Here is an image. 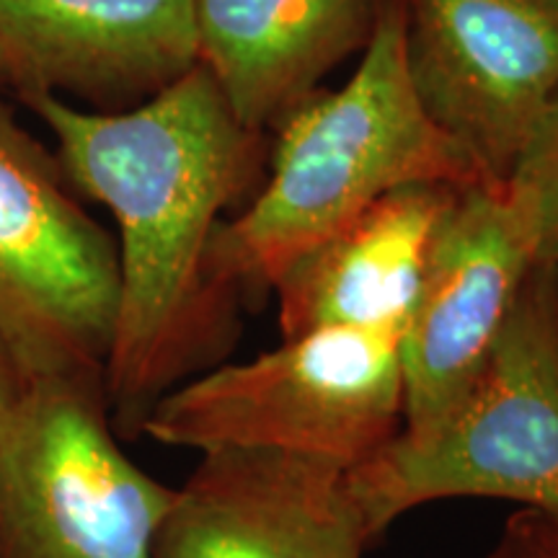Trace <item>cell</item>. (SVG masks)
Masks as SVG:
<instances>
[{"instance_id":"1","label":"cell","mask_w":558,"mask_h":558,"mask_svg":"<svg viewBox=\"0 0 558 558\" xmlns=\"http://www.w3.org/2000/svg\"><path fill=\"white\" fill-rule=\"evenodd\" d=\"M21 96L52 132L62 177L120 230V316L104 396L114 429L135 439L153 407L207 357L220 298L209 246L241 184L248 132L202 65L120 114Z\"/></svg>"},{"instance_id":"2","label":"cell","mask_w":558,"mask_h":558,"mask_svg":"<svg viewBox=\"0 0 558 558\" xmlns=\"http://www.w3.org/2000/svg\"><path fill=\"white\" fill-rule=\"evenodd\" d=\"M484 179L429 120L407 68L401 0L378 13L354 75L300 104L279 135L271 179L246 213L218 226L209 246L215 290L271 288L333 230L411 184Z\"/></svg>"},{"instance_id":"3","label":"cell","mask_w":558,"mask_h":558,"mask_svg":"<svg viewBox=\"0 0 558 558\" xmlns=\"http://www.w3.org/2000/svg\"><path fill=\"white\" fill-rule=\"evenodd\" d=\"M369 543L439 499H501L558 520V267L535 262L478 373L437 427L347 471Z\"/></svg>"},{"instance_id":"4","label":"cell","mask_w":558,"mask_h":558,"mask_svg":"<svg viewBox=\"0 0 558 558\" xmlns=\"http://www.w3.org/2000/svg\"><path fill=\"white\" fill-rule=\"evenodd\" d=\"M401 333L316 329L184 380L145 418L169 448L269 450L352 471L401 432Z\"/></svg>"},{"instance_id":"5","label":"cell","mask_w":558,"mask_h":558,"mask_svg":"<svg viewBox=\"0 0 558 558\" xmlns=\"http://www.w3.org/2000/svg\"><path fill=\"white\" fill-rule=\"evenodd\" d=\"M173 497L122 452L101 380H26L0 422V558H153Z\"/></svg>"},{"instance_id":"6","label":"cell","mask_w":558,"mask_h":558,"mask_svg":"<svg viewBox=\"0 0 558 558\" xmlns=\"http://www.w3.org/2000/svg\"><path fill=\"white\" fill-rule=\"evenodd\" d=\"M117 316V246L0 104V347L24 380L104 383Z\"/></svg>"},{"instance_id":"7","label":"cell","mask_w":558,"mask_h":558,"mask_svg":"<svg viewBox=\"0 0 558 558\" xmlns=\"http://www.w3.org/2000/svg\"><path fill=\"white\" fill-rule=\"evenodd\" d=\"M407 68L427 117L505 181L558 90V0H401Z\"/></svg>"},{"instance_id":"8","label":"cell","mask_w":558,"mask_h":558,"mask_svg":"<svg viewBox=\"0 0 558 558\" xmlns=\"http://www.w3.org/2000/svg\"><path fill=\"white\" fill-rule=\"evenodd\" d=\"M533 264V233L505 181L478 179L452 192L401 337V435H427L456 407Z\"/></svg>"},{"instance_id":"9","label":"cell","mask_w":558,"mask_h":558,"mask_svg":"<svg viewBox=\"0 0 558 558\" xmlns=\"http://www.w3.org/2000/svg\"><path fill=\"white\" fill-rule=\"evenodd\" d=\"M347 469L269 450H215L177 488L153 558H362Z\"/></svg>"},{"instance_id":"10","label":"cell","mask_w":558,"mask_h":558,"mask_svg":"<svg viewBox=\"0 0 558 558\" xmlns=\"http://www.w3.org/2000/svg\"><path fill=\"white\" fill-rule=\"evenodd\" d=\"M19 94L156 96L199 65L194 0H0Z\"/></svg>"},{"instance_id":"11","label":"cell","mask_w":558,"mask_h":558,"mask_svg":"<svg viewBox=\"0 0 558 558\" xmlns=\"http://www.w3.org/2000/svg\"><path fill=\"white\" fill-rule=\"evenodd\" d=\"M458 186L388 192L292 262L271 288L284 339L316 329L403 337L416 308L435 230Z\"/></svg>"},{"instance_id":"12","label":"cell","mask_w":558,"mask_h":558,"mask_svg":"<svg viewBox=\"0 0 558 558\" xmlns=\"http://www.w3.org/2000/svg\"><path fill=\"white\" fill-rule=\"evenodd\" d=\"M378 0H194L199 65L254 132L373 29Z\"/></svg>"},{"instance_id":"13","label":"cell","mask_w":558,"mask_h":558,"mask_svg":"<svg viewBox=\"0 0 558 558\" xmlns=\"http://www.w3.org/2000/svg\"><path fill=\"white\" fill-rule=\"evenodd\" d=\"M505 186L533 233L535 262L558 267V90L530 130Z\"/></svg>"},{"instance_id":"14","label":"cell","mask_w":558,"mask_h":558,"mask_svg":"<svg viewBox=\"0 0 558 558\" xmlns=\"http://www.w3.org/2000/svg\"><path fill=\"white\" fill-rule=\"evenodd\" d=\"M484 558H558V520L533 509H518L501 525Z\"/></svg>"},{"instance_id":"15","label":"cell","mask_w":558,"mask_h":558,"mask_svg":"<svg viewBox=\"0 0 558 558\" xmlns=\"http://www.w3.org/2000/svg\"><path fill=\"white\" fill-rule=\"evenodd\" d=\"M24 375L19 373V367L13 365V360L9 357L3 347H0V422L3 416L9 414V409L13 407V401L19 399L21 388H24Z\"/></svg>"},{"instance_id":"16","label":"cell","mask_w":558,"mask_h":558,"mask_svg":"<svg viewBox=\"0 0 558 558\" xmlns=\"http://www.w3.org/2000/svg\"><path fill=\"white\" fill-rule=\"evenodd\" d=\"M0 83H9V78H5V65H3V54H0Z\"/></svg>"}]
</instances>
